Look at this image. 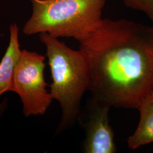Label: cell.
I'll list each match as a JSON object with an SVG mask.
<instances>
[{"mask_svg": "<svg viewBox=\"0 0 153 153\" xmlns=\"http://www.w3.org/2000/svg\"><path fill=\"white\" fill-rule=\"evenodd\" d=\"M91 111L85 125L83 150L86 153H114L116 151L114 132L109 124L108 104L93 98Z\"/></svg>", "mask_w": 153, "mask_h": 153, "instance_id": "5", "label": "cell"}, {"mask_svg": "<svg viewBox=\"0 0 153 153\" xmlns=\"http://www.w3.org/2000/svg\"><path fill=\"white\" fill-rule=\"evenodd\" d=\"M45 58L26 49L14 68L11 92L19 97L25 117L44 115L53 101L44 77Z\"/></svg>", "mask_w": 153, "mask_h": 153, "instance_id": "4", "label": "cell"}, {"mask_svg": "<svg viewBox=\"0 0 153 153\" xmlns=\"http://www.w3.org/2000/svg\"><path fill=\"white\" fill-rule=\"evenodd\" d=\"M46 48L52 83L51 95L60 105L62 115L57 132L65 130L76 120L84 94L89 90L90 74L82 51L74 50L58 38L39 33Z\"/></svg>", "mask_w": 153, "mask_h": 153, "instance_id": "2", "label": "cell"}, {"mask_svg": "<svg viewBox=\"0 0 153 153\" xmlns=\"http://www.w3.org/2000/svg\"><path fill=\"white\" fill-rule=\"evenodd\" d=\"M19 41V27L16 23L9 27V42L0 62V97L11 91L14 68L21 53Z\"/></svg>", "mask_w": 153, "mask_h": 153, "instance_id": "6", "label": "cell"}, {"mask_svg": "<svg viewBox=\"0 0 153 153\" xmlns=\"http://www.w3.org/2000/svg\"><path fill=\"white\" fill-rule=\"evenodd\" d=\"M90 74L93 98L138 109L153 91V26L103 19L78 41Z\"/></svg>", "mask_w": 153, "mask_h": 153, "instance_id": "1", "label": "cell"}, {"mask_svg": "<svg viewBox=\"0 0 153 153\" xmlns=\"http://www.w3.org/2000/svg\"><path fill=\"white\" fill-rule=\"evenodd\" d=\"M32 15L25 23L26 35L47 33L55 38L78 42L103 19L106 0H29Z\"/></svg>", "mask_w": 153, "mask_h": 153, "instance_id": "3", "label": "cell"}, {"mask_svg": "<svg viewBox=\"0 0 153 153\" xmlns=\"http://www.w3.org/2000/svg\"><path fill=\"white\" fill-rule=\"evenodd\" d=\"M123 1L126 7L145 14L152 21L153 26V0H123Z\"/></svg>", "mask_w": 153, "mask_h": 153, "instance_id": "8", "label": "cell"}, {"mask_svg": "<svg viewBox=\"0 0 153 153\" xmlns=\"http://www.w3.org/2000/svg\"><path fill=\"white\" fill-rule=\"evenodd\" d=\"M138 109L140 114L138 125L127 140L131 150L153 142V91L142 100Z\"/></svg>", "mask_w": 153, "mask_h": 153, "instance_id": "7", "label": "cell"}]
</instances>
